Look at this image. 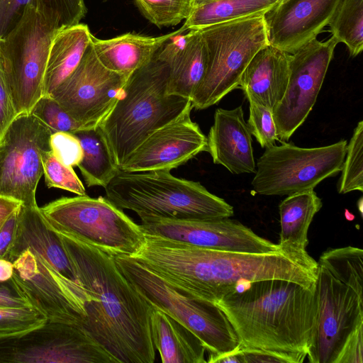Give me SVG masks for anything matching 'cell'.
Here are the masks:
<instances>
[{"mask_svg":"<svg viewBox=\"0 0 363 363\" xmlns=\"http://www.w3.org/2000/svg\"><path fill=\"white\" fill-rule=\"evenodd\" d=\"M347 145L342 139L318 147H299L285 142L267 147L256 164L253 190L264 196H288L314 189L342 170Z\"/></svg>","mask_w":363,"mask_h":363,"instance_id":"obj_11","label":"cell"},{"mask_svg":"<svg viewBox=\"0 0 363 363\" xmlns=\"http://www.w3.org/2000/svg\"><path fill=\"white\" fill-rule=\"evenodd\" d=\"M132 257L170 284L213 303L250 282L284 279L311 287L317 278V261L308 252L284 249L268 254L221 251L145 236Z\"/></svg>","mask_w":363,"mask_h":363,"instance_id":"obj_1","label":"cell"},{"mask_svg":"<svg viewBox=\"0 0 363 363\" xmlns=\"http://www.w3.org/2000/svg\"><path fill=\"white\" fill-rule=\"evenodd\" d=\"M106 199L145 222L230 218L233 207L201 183L176 177L170 171L119 170L104 187Z\"/></svg>","mask_w":363,"mask_h":363,"instance_id":"obj_6","label":"cell"},{"mask_svg":"<svg viewBox=\"0 0 363 363\" xmlns=\"http://www.w3.org/2000/svg\"><path fill=\"white\" fill-rule=\"evenodd\" d=\"M22 306H30L13 291L7 282H0V307Z\"/></svg>","mask_w":363,"mask_h":363,"instance_id":"obj_42","label":"cell"},{"mask_svg":"<svg viewBox=\"0 0 363 363\" xmlns=\"http://www.w3.org/2000/svg\"><path fill=\"white\" fill-rule=\"evenodd\" d=\"M328 26L350 55L357 56L363 50V0H340Z\"/></svg>","mask_w":363,"mask_h":363,"instance_id":"obj_29","label":"cell"},{"mask_svg":"<svg viewBox=\"0 0 363 363\" xmlns=\"http://www.w3.org/2000/svg\"><path fill=\"white\" fill-rule=\"evenodd\" d=\"M29 113L43 123L52 134L56 132L74 133L84 128L50 95H43Z\"/></svg>","mask_w":363,"mask_h":363,"instance_id":"obj_33","label":"cell"},{"mask_svg":"<svg viewBox=\"0 0 363 363\" xmlns=\"http://www.w3.org/2000/svg\"><path fill=\"white\" fill-rule=\"evenodd\" d=\"M30 1L0 0V38L14 28Z\"/></svg>","mask_w":363,"mask_h":363,"instance_id":"obj_38","label":"cell"},{"mask_svg":"<svg viewBox=\"0 0 363 363\" xmlns=\"http://www.w3.org/2000/svg\"><path fill=\"white\" fill-rule=\"evenodd\" d=\"M150 328L153 345L162 363L207 362L206 348L199 337L163 311L153 308Z\"/></svg>","mask_w":363,"mask_h":363,"instance_id":"obj_23","label":"cell"},{"mask_svg":"<svg viewBox=\"0 0 363 363\" xmlns=\"http://www.w3.org/2000/svg\"><path fill=\"white\" fill-rule=\"evenodd\" d=\"M61 30L57 18L31 0L14 28L1 40L6 81L16 116L29 113L43 96L50 44Z\"/></svg>","mask_w":363,"mask_h":363,"instance_id":"obj_8","label":"cell"},{"mask_svg":"<svg viewBox=\"0 0 363 363\" xmlns=\"http://www.w3.org/2000/svg\"><path fill=\"white\" fill-rule=\"evenodd\" d=\"M341 176L337 182L339 194L353 191H363V121L355 127L347 145L346 154L342 166Z\"/></svg>","mask_w":363,"mask_h":363,"instance_id":"obj_30","label":"cell"},{"mask_svg":"<svg viewBox=\"0 0 363 363\" xmlns=\"http://www.w3.org/2000/svg\"><path fill=\"white\" fill-rule=\"evenodd\" d=\"M225 314L240 348L271 352L301 363L314 341L318 315L315 285L284 279L250 282L216 303Z\"/></svg>","mask_w":363,"mask_h":363,"instance_id":"obj_3","label":"cell"},{"mask_svg":"<svg viewBox=\"0 0 363 363\" xmlns=\"http://www.w3.org/2000/svg\"><path fill=\"white\" fill-rule=\"evenodd\" d=\"M240 352L244 363H289V361L285 357L268 351L240 348Z\"/></svg>","mask_w":363,"mask_h":363,"instance_id":"obj_41","label":"cell"},{"mask_svg":"<svg viewBox=\"0 0 363 363\" xmlns=\"http://www.w3.org/2000/svg\"><path fill=\"white\" fill-rule=\"evenodd\" d=\"M73 134L82 148V158L77 165L87 186L104 188L120 170L106 138L99 125L84 128Z\"/></svg>","mask_w":363,"mask_h":363,"instance_id":"obj_26","label":"cell"},{"mask_svg":"<svg viewBox=\"0 0 363 363\" xmlns=\"http://www.w3.org/2000/svg\"><path fill=\"white\" fill-rule=\"evenodd\" d=\"M337 44L333 36L315 38L289 55L287 87L272 110L279 142L289 140L312 111Z\"/></svg>","mask_w":363,"mask_h":363,"instance_id":"obj_15","label":"cell"},{"mask_svg":"<svg viewBox=\"0 0 363 363\" xmlns=\"http://www.w3.org/2000/svg\"><path fill=\"white\" fill-rule=\"evenodd\" d=\"M2 363H116L82 327L47 321L18 338L0 342Z\"/></svg>","mask_w":363,"mask_h":363,"instance_id":"obj_14","label":"cell"},{"mask_svg":"<svg viewBox=\"0 0 363 363\" xmlns=\"http://www.w3.org/2000/svg\"><path fill=\"white\" fill-rule=\"evenodd\" d=\"M54 231L60 237L90 298L85 304L86 315L81 327L116 363H153L155 348L150 328L153 306L120 271L113 255Z\"/></svg>","mask_w":363,"mask_h":363,"instance_id":"obj_2","label":"cell"},{"mask_svg":"<svg viewBox=\"0 0 363 363\" xmlns=\"http://www.w3.org/2000/svg\"><path fill=\"white\" fill-rule=\"evenodd\" d=\"M40 208L54 230L113 257L133 256L145 242L140 225L102 196L62 197Z\"/></svg>","mask_w":363,"mask_h":363,"instance_id":"obj_10","label":"cell"},{"mask_svg":"<svg viewBox=\"0 0 363 363\" xmlns=\"http://www.w3.org/2000/svg\"><path fill=\"white\" fill-rule=\"evenodd\" d=\"M52 133L30 113L13 120L0 139V196L36 205V190L43 175V159L50 150Z\"/></svg>","mask_w":363,"mask_h":363,"instance_id":"obj_13","label":"cell"},{"mask_svg":"<svg viewBox=\"0 0 363 363\" xmlns=\"http://www.w3.org/2000/svg\"><path fill=\"white\" fill-rule=\"evenodd\" d=\"M340 0H281L264 14L269 44L289 54L316 38Z\"/></svg>","mask_w":363,"mask_h":363,"instance_id":"obj_19","label":"cell"},{"mask_svg":"<svg viewBox=\"0 0 363 363\" xmlns=\"http://www.w3.org/2000/svg\"><path fill=\"white\" fill-rule=\"evenodd\" d=\"M47 321L30 306L0 307V342L20 337Z\"/></svg>","mask_w":363,"mask_h":363,"instance_id":"obj_32","label":"cell"},{"mask_svg":"<svg viewBox=\"0 0 363 363\" xmlns=\"http://www.w3.org/2000/svg\"><path fill=\"white\" fill-rule=\"evenodd\" d=\"M323 206L313 189L288 195L279 205L281 231L277 244L281 249L307 252L308 232Z\"/></svg>","mask_w":363,"mask_h":363,"instance_id":"obj_25","label":"cell"},{"mask_svg":"<svg viewBox=\"0 0 363 363\" xmlns=\"http://www.w3.org/2000/svg\"><path fill=\"white\" fill-rule=\"evenodd\" d=\"M50 148L64 164L77 166L82 158V148L79 139L72 133L56 132L50 135Z\"/></svg>","mask_w":363,"mask_h":363,"instance_id":"obj_36","label":"cell"},{"mask_svg":"<svg viewBox=\"0 0 363 363\" xmlns=\"http://www.w3.org/2000/svg\"><path fill=\"white\" fill-rule=\"evenodd\" d=\"M281 0H213L191 8L184 26L199 30L212 25L262 15Z\"/></svg>","mask_w":363,"mask_h":363,"instance_id":"obj_27","label":"cell"},{"mask_svg":"<svg viewBox=\"0 0 363 363\" xmlns=\"http://www.w3.org/2000/svg\"><path fill=\"white\" fill-rule=\"evenodd\" d=\"M19 209L9 218L0 229V258L8 259L16 233Z\"/></svg>","mask_w":363,"mask_h":363,"instance_id":"obj_40","label":"cell"},{"mask_svg":"<svg viewBox=\"0 0 363 363\" xmlns=\"http://www.w3.org/2000/svg\"><path fill=\"white\" fill-rule=\"evenodd\" d=\"M43 6L53 16L64 29L80 23L87 9L84 0H40Z\"/></svg>","mask_w":363,"mask_h":363,"instance_id":"obj_37","label":"cell"},{"mask_svg":"<svg viewBox=\"0 0 363 363\" xmlns=\"http://www.w3.org/2000/svg\"><path fill=\"white\" fill-rule=\"evenodd\" d=\"M140 226L145 236L210 250L255 254L273 253L281 250L277 244L229 218L157 219L141 222Z\"/></svg>","mask_w":363,"mask_h":363,"instance_id":"obj_17","label":"cell"},{"mask_svg":"<svg viewBox=\"0 0 363 363\" xmlns=\"http://www.w3.org/2000/svg\"><path fill=\"white\" fill-rule=\"evenodd\" d=\"M104 1H107V0H104Z\"/></svg>","mask_w":363,"mask_h":363,"instance_id":"obj_47","label":"cell"},{"mask_svg":"<svg viewBox=\"0 0 363 363\" xmlns=\"http://www.w3.org/2000/svg\"><path fill=\"white\" fill-rule=\"evenodd\" d=\"M289 55L271 45L259 50L245 69L238 84L251 97L272 111L280 103L289 77Z\"/></svg>","mask_w":363,"mask_h":363,"instance_id":"obj_21","label":"cell"},{"mask_svg":"<svg viewBox=\"0 0 363 363\" xmlns=\"http://www.w3.org/2000/svg\"><path fill=\"white\" fill-rule=\"evenodd\" d=\"M117 267L154 308L191 330L208 352L207 362L240 348V341L223 311L212 302L170 284L130 256L114 257Z\"/></svg>","mask_w":363,"mask_h":363,"instance_id":"obj_7","label":"cell"},{"mask_svg":"<svg viewBox=\"0 0 363 363\" xmlns=\"http://www.w3.org/2000/svg\"><path fill=\"white\" fill-rule=\"evenodd\" d=\"M14 271L13 262L4 259L0 258V282H6L12 277Z\"/></svg>","mask_w":363,"mask_h":363,"instance_id":"obj_44","label":"cell"},{"mask_svg":"<svg viewBox=\"0 0 363 363\" xmlns=\"http://www.w3.org/2000/svg\"><path fill=\"white\" fill-rule=\"evenodd\" d=\"M213 0H191V6L194 7L198 5H201Z\"/></svg>","mask_w":363,"mask_h":363,"instance_id":"obj_46","label":"cell"},{"mask_svg":"<svg viewBox=\"0 0 363 363\" xmlns=\"http://www.w3.org/2000/svg\"><path fill=\"white\" fill-rule=\"evenodd\" d=\"M1 38H0V139L16 117L6 81L1 52Z\"/></svg>","mask_w":363,"mask_h":363,"instance_id":"obj_39","label":"cell"},{"mask_svg":"<svg viewBox=\"0 0 363 363\" xmlns=\"http://www.w3.org/2000/svg\"><path fill=\"white\" fill-rule=\"evenodd\" d=\"M87 25L79 23L54 35L48 57L43 95L51 93L76 69L91 42Z\"/></svg>","mask_w":363,"mask_h":363,"instance_id":"obj_24","label":"cell"},{"mask_svg":"<svg viewBox=\"0 0 363 363\" xmlns=\"http://www.w3.org/2000/svg\"><path fill=\"white\" fill-rule=\"evenodd\" d=\"M188 111L150 135L128 156L125 172L170 171L200 152H207V137Z\"/></svg>","mask_w":363,"mask_h":363,"instance_id":"obj_18","label":"cell"},{"mask_svg":"<svg viewBox=\"0 0 363 363\" xmlns=\"http://www.w3.org/2000/svg\"><path fill=\"white\" fill-rule=\"evenodd\" d=\"M187 46L169 66L168 93L191 98L206 70V49L199 30H190Z\"/></svg>","mask_w":363,"mask_h":363,"instance_id":"obj_28","label":"cell"},{"mask_svg":"<svg viewBox=\"0 0 363 363\" xmlns=\"http://www.w3.org/2000/svg\"><path fill=\"white\" fill-rule=\"evenodd\" d=\"M128 77L105 67L90 42L78 66L50 96L84 128L95 127L115 104Z\"/></svg>","mask_w":363,"mask_h":363,"instance_id":"obj_16","label":"cell"},{"mask_svg":"<svg viewBox=\"0 0 363 363\" xmlns=\"http://www.w3.org/2000/svg\"><path fill=\"white\" fill-rule=\"evenodd\" d=\"M22 203L13 199L0 196V229L9 218L18 209Z\"/></svg>","mask_w":363,"mask_h":363,"instance_id":"obj_43","label":"cell"},{"mask_svg":"<svg viewBox=\"0 0 363 363\" xmlns=\"http://www.w3.org/2000/svg\"><path fill=\"white\" fill-rule=\"evenodd\" d=\"M250 116L247 122L252 135H254L262 147L275 145L277 136L272 111L255 99L247 97Z\"/></svg>","mask_w":363,"mask_h":363,"instance_id":"obj_35","label":"cell"},{"mask_svg":"<svg viewBox=\"0 0 363 363\" xmlns=\"http://www.w3.org/2000/svg\"><path fill=\"white\" fill-rule=\"evenodd\" d=\"M172 33L152 37L128 33L109 39H100L91 34V44L105 67L130 76L147 63Z\"/></svg>","mask_w":363,"mask_h":363,"instance_id":"obj_22","label":"cell"},{"mask_svg":"<svg viewBox=\"0 0 363 363\" xmlns=\"http://www.w3.org/2000/svg\"><path fill=\"white\" fill-rule=\"evenodd\" d=\"M318 263V305L311 363L363 362V250L328 248Z\"/></svg>","mask_w":363,"mask_h":363,"instance_id":"obj_4","label":"cell"},{"mask_svg":"<svg viewBox=\"0 0 363 363\" xmlns=\"http://www.w3.org/2000/svg\"><path fill=\"white\" fill-rule=\"evenodd\" d=\"M207 53L205 75L191 98L203 110L238 89L240 77L255 55L269 45L264 14L199 29Z\"/></svg>","mask_w":363,"mask_h":363,"instance_id":"obj_9","label":"cell"},{"mask_svg":"<svg viewBox=\"0 0 363 363\" xmlns=\"http://www.w3.org/2000/svg\"><path fill=\"white\" fill-rule=\"evenodd\" d=\"M43 175L48 188L61 189L78 196L86 195L85 188L73 167L62 163L51 150L43 159Z\"/></svg>","mask_w":363,"mask_h":363,"instance_id":"obj_34","label":"cell"},{"mask_svg":"<svg viewBox=\"0 0 363 363\" xmlns=\"http://www.w3.org/2000/svg\"><path fill=\"white\" fill-rule=\"evenodd\" d=\"M207 152L214 164L235 174L255 173L252 134L244 119L242 106L217 108L207 137Z\"/></svg>","mask_w":363,"mask_h":363,"instance_id":"obj_20","label":"cell"},{"mask_svg":"<svg viewBox=\"0 0 363 363\" xmlns=\"http://www.w3.org/2000/svg\"><path fill=\"white\" fill-rule=\"evenodd\" d=\"M169 67L155 55L126 80L101 123L118 167L154 131L191 111V100L168 93Z\"/></svg>","mask_w":363,"mask_h":363,"instance_id":"obj_5","label":"cell"},{"mask_svg":"<svg viewBox=\"0 0 363 363\" xmlns=\"http://www.w3.org/2000/svg\"><path fill=\"white\" fill-rule=\"evenodd\" d=\"M8 260L14 271L6 281L13 291L48 321L81 327L85 304L84 289L57 272L39 253L28 247H13Z\"/></svg>","mask_w":363,"mask_h":363,"instance_id":"obj_12","label":"cell"},{"mask_svg":"<svg viewBox=\"0 0 363 363\" xmlns=\"http://www.w3.org/2000/svg\"><path fill=\"white\" fill-rule=\"evenodd\" d=\"M244 363L240 348L214 359L212 363Z\"/></svg>","mask_w":363,"mask_h":363,"instance_id":"obj_45","label":"cell"},{"mask_svg":"<svg viewBox=\"0 0 363 363\" xmlns=\"http://www.w3.org/2000/svg\"><path fill=\"white\" fill-rule=\"evenodd\" d=\"M142 15L158 28L178 25L188 17L191 0H133Z\"/></svg>","mask_w":363,"mask_h":363,"instance_id":"obj_31","label":"cell"}]
</instances>
